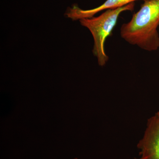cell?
<instances>
[{
  "label": "cell",
  "instance_id": "1",
  "mask_svg": "<svg viewBox=\"0 0 159 159\" xmlns=\"http://www.w3.org/2000/svg\"><path fill=\"white\" fill-rule=\"evenodd\" d=\"M159 0L145 1L140 9L120 29L125 41L145 51H156L159 48Z\"/></svg>",
  "mask_w": 159,
  "mask_h": 159
},
{
  "label": "cell",
  "instance_id": "2",
  "mask_svg": "<svg viewBox=\"0 0 159 159\" xmlns=\"http://www.w3.org/2000/svg\"><path fill=\"white\" fill-rule=\"evenodd\" d=\"M134 7V2L132 3L118 9L105 10L97 17L79 20L81 25L87 28L92 33L94 39L93 54L101 66H105L109 60L104 48L106 40L116 25L120 15L124 11H133Z\"/></svg>",
  "mask_w": 159,
  "mask_h": 159
},
{
  "label": "cell",
  "instance_id": "3",
  "mask_svg": "<svg viewBox=\"0 0 159 159\" xmlns=\"http://www.w3.org/2000/svg\"><path fill=\"white\" fill-rule=\"evenodd\" d=\"M138 148L140 150L139 159H159V111L148 119Z\"/></svg>",
  "mask_w": 159,
  "mask_h": 159
},
{
  "label": "cell",
  "instance_id": "4",
  "mask_svg": "<svg viewBox=\"0 0 159 159\" xmlns=\"http://www.w3.org/2000/svg\"><path fill=\"white\" fill-rule=\"evenodd\" d=\"M139 0H106L102 5L96 8L84 10L80 9L78 6H74L69 8L66 15L73 20H77L83 19L91 18L97 13L103 10L118 9L130 3ZM144 2L148 0H142Z\"/></svg>",
  "mask_w": 159,
  "mask_h": 159
},
{
  "label": "cell",
  "instance_id": "5",
  "mask_svg": "<svg viewBox=\"0 0 159 159\" xmlns=\"http://www.w3.org/2000/svg\"><path fill=\"white\" fill-rule=\"evenodd\" d=\"M77 159V158H75V159Z\"/></svg>",
  "mask_w": 159,
  "mask_h": 159
}]
</instances>
